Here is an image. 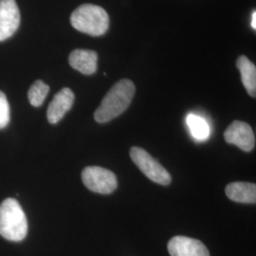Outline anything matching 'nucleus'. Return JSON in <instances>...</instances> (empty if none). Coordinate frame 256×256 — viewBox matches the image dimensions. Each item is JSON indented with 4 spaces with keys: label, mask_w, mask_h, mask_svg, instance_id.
Instances as JSON below:
<instances>
[{
    "label": "nucleus",
    "mask_w": 256,
    "mask_h": 256,
    "mask_svg": "<svg viewBox=\"0 0 256 256\" xmlns=\"http://www.w3.org/2000/svg\"><path fill=\"white\" fill-rule=\"evenodd\" d=\"M134 94L135 86L132 81L124 79L116 82L95 111L94 119L100 124H106L115 119L128 110Z\"/></svg>",
    "instance_id": "f257e3e1"
},
{
    "label": "nucleus",
    "mask_w": 256,
    "mask_h": 256,
    "mask_svg": "<svg viewBox=\"0 0 256 256\" xmlns=\"http://www.w3.org/2000/svg\"><path fill=\"white\" fill-rule=\"evenodd\" d=\"M28 220L26 214L16 198H6L0 204V236L19 242L27 236Z\"/></svg>",
    "instance_id": "f03ea898"
},
{
    "label": "nucleus",
    "mask_w": 256,
    "mask_h": 256,
    "mask_svg": "<svg viewBox=\"0 0 256 256\" xmlns=\"http://www.w3.org/2000/svg\"><path fill=\"white\" fill-rule=\"evenodd\" d=\"M72 27L92 36H104L110 27V16L106 10L93 4L79 6L70 16Z\"/></svg>",
    "instance_id": "7ed1b4c3"
},
{
    "label": "nucleus",
    "mask_w": 256,
    "mask_h": 256,
    "mask_svg": "<svg viewBox=\"0 0 256 256\" xmlns=\"http://www.w3.org/2000/svg\"><path fill=\"white\" fill-rule=\"evenodd\" d=\"M130 156L138 168L152 182L162 185H169L171 183V174L144 149L132 147L130 149Z\"/></svg>",
    "instance_id": "20e7f679"
},
{
    "label": "nucleus",
    "mask_w": 256,
    "mask_h": 256,
    "mask_svg": "<svg viewBox=\"0 0 256 256\" xmlns=\"http://www.w3.org/2000/svg\"><path fill=\"white\" fill-rule=\"evenodd\" d=\"M82 180L88 189L102 194L114 192L118 186L115 174L99 166L86 167L82 170Z\"/></svg>",
    "instance_id": "39448f33"
},
{
    "label": "nucleus",
    "mask_w": 256,
    "mask_h": 256,
    "mask_svg": "<svg viewBox=\"0 0 256 256\" xmlns=\"http://www.w3.org/2000/svg\"><path fill=\"white\" fill-rule=\"evenodd\" d=\"M225 140L239 147L245 152L252 151L256 146V137L252 128L247 122L234 120L224 133Z\"/></svg>",
    "instance_id": "423d86ee"
},
{
    "label": "nucleus",
    "mask_w": 256,
    "mask_h": 256,
    "mask_svg": "<svg viewBox=\"0 0 256 256\" xmlns=\"http://www.w3.org/2000/svg\"><path fill=\"white\" fill-rule=\"evenodd\" d=\"M20 25V12L16 0H0V42L12 36Z\"/></svg>",
    "instance_id": "0eeeda50"
},
{
    "label": "nucleus",
    "mask_w": 256,
    "mask_h": 256,
    "mask_svg": "<svg viewBox=\"0 0 256 256\" xmlns=\"http://www.w3.org/2000/svg\"><path fill=\"white\" fill-rule=\"evenodd\" d=\"M171 256H210L202 241L187 236H174L168 243Z\"/></svg>",
    "instance_id": "6e6552de"
},
{
    "label": "nucleus",
    "mask_w": 256,
    "mask_h": 256,
    "mask_svg": "<svg viewBox=\"0 0 256 256\" xmlns=\"http://www.w3.org/2000/svg\"><path fill=\"white\" fill-rule=\"evenodd\" d=\"M74 99L75 96L70 88H64L57 92L46 111V118L48 122L55 124L63 119L66 113L72 108Z\"/></svg>",
    "instance_id": "1a4fd4ad"
},
{
    "label": "nucleus",
    "mask_w": 256,
    "mask_h": 256,
    "mask_svg": "<svg viewBox=\"0 0 256 256\" xmlns=\"http://www.w3.org/2000/svg\"><path fill=\"white\" fill-rule=\"evenodd\" d=\"M68 63L79 72L92 75L97 70L98 54L94 50H75L70 54Z\"/></svg>",
    "instance_id": "9d476101"
},
{
    "label": "nucleus",
    "mask_w": 256,
    "mask_h": 256,
    "mask_svg": "<svg viewBox=\"0 0 256 256\" xmlns=\"http://www.w3.org/2000/svg\"><path fill=\"white\" fill-rule=\"evenodd\" d=\"M225 192L232 202L250 204H254L256 202V185L254 183H230L227 185Z\"/></svg>",
    "instance_id": "9b49d317"
},
{
    "label": "nucleus",
    "mask_w": 256,
    "mask_h": 256,
    "mask_svg": "<svg viewBox=\"0 0 256 256\" xmlns=\"http://www.w3.org/2000/svg\"><path fill=\"white\" fill-rule=\"evenodd\" d=\"M236 66L241 74V80L244 88L252 97L256 96V68L247 56L241 55L238 57Z\"/></svg>",
    "instance_id": "f8f14e48"
},
{
    "label": "nucleus",
    "mask_w": 256,
    "mask_h": 256,
    "mask_svg": "<svg viewBox=\"0 0 256 256\" xmlns=\"http://www.w3.org/2000/svg\"><path fill=\"white\" fill-rule=\"evenodd\" d=\"M186 120L192 137L196 140L202 142L208 138L210 134V128L205 120L194 114H190L188 115Z\"/></svg>",
    "instance_id": "ddd939ff"
},
{
    "label": "nucleus",
    "mask_w": 256,
    "mask_h": 256,
    "mask_svg": "<svg viewBox=\"0 0 256 256\" xmlns=\"http://www.w3.org/2000/svg\"><path fill=\"white\" fill-rule=\"evenodd\" d=\"M50 86L46 82L41 80H37L32 84V86L30 88L28 92V98L30 104L34 108L41 106L45 101Z\"/></svg>",
    "instance_id": "4468645a"
},
{
    "label": "nucleus",
    "mask_w": 256,
    "mask_h": 256,
    "mask_svg": "<svg viewBox=\"0 0 256 256\" xmlns=\"http://www.w3.org/2000/svg\"><path fill=\"white\" fill-rule=\"evenodd\" d=\"M10 122V104L6 95L0 90V129L6 128Z\"/></svg>",
    "instance_id": "2eb2a0df"
},
{
    "label": "nucleus",
    "mask_w": 256,
    "mask_h": 256,
    "mask_svg": "<svg viewBox=\"0 0 256 256\" xmlns=\"http://www.w3.org/2000/svg\"><path fill=\"white\" fill-rule=\"evenodd\" d=\"M252 27L254 28V30L256 28V10H254L252 16Z\"/></svg>",
    "instance_id": "dca6fc26"
}]
</instances>
